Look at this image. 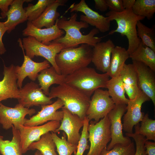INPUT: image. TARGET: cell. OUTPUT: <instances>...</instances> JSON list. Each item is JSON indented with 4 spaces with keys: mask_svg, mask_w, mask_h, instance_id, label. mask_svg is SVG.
<instances>
[{
    "mask_svg": "<svg viewBox=\"0 0 155 155\" xmlns=\"http://www.w3.org/2000/svg\"><path fill=\"white\" fill-rule=\"evenodd\" d=\"M106 88L115 105L128 104L129 100L125 97V91L119 74L109 79L106 84Z\"/></svg>",
    "mask_w": 155,
    "mask_h": 155,
    "instance_id": "28",
    "label": "cell"
},
{
    "mask_svg": "<svg viewBox=\"0 0 155 155\" xmlns=\"http://www.w3.org/2000/svg\"><path fill=\"white\" fill-rule=\"evenodd\" d=\"M95 8L102 12L107 10L108 7L106 0H94Z\"/></svg>",
    "mask_w": 155,
    "mask_h": 155,
    "instance_id": "42",
    "label": "cell"
},
{
    "mask_svg": "<svg viewBox=\"0 0 155 155\" xmlns=\"http://www.w3.org/2000/svg\"><path fill=\"white\" fill-rule=\"evenodd\" d=\"M132 61L142 62L155 72V52L145 46L141 40L136 50L129 55Z\"/></svg>",
    "mask_w": 155,
    "mask_h": 155,
    "instance_id": "29",
    "label": "cell"
},
{
    "mask_svg": "<svg viewBox=\"0 0 155 155\" xmlns=\"http://www.w3.org/2000/svg\"><path fill=\"white\" fill-rule=\"evenodd\" d=\"M15 67L13 64L8 67L4 64L3 77L0 81V102L9 98L18 100L20 98L19 89L17 84Z\"/></svg>",
    "mask_w": 155,
    "mask_h": 155,
    "instance_id": "19",
    "label": "cell"
},
{
    "mask_svg": "<svg viewBox=\"0 0 155 155\" xmlns=\"http://www.w3.org/2000/svg\"><path fill=\"white\" fill-rule=\"evenodd\" d=\"M13 0H0V9L1 10V18H4L7 17L9 7L12 3Z\"/></svg>",
    "mask_w": 155,
    "mask_h": 155,
    "instance_id": "40",
    "label": "cell"
},
{
    "mask_svg": "<svg viewBox=\"0 0 155 155\" xmlns=\"http://www.w3.org/2000/svg\"><path fill=\"white\" fill-rule=\"evenodd\" d=\"M48 96L51 99H60L64 107L82 119L86 116L90 98L74 88L64 83L52 87Z\"/></svg>",
    "mask_w": 155,
    "mask_h": 155,
    "instance_id": "5",
    "label": "cell"
},
{
    "mask_svg": "<svg viewBox=\"0 0 155 155\" xmlns=\"http://www.w3.org/2000/svg\"><path fill=\"white\" fill-rule=\"evenodd\" d=\"M51 133L59 155H71L73 153L76 152L78 145L68 142L64 132L63 133L61 138L59 137L55 132L51 131Z\"/></svg>",
    "mask_w": 155,
    "mask_h": 155,
    "instance_id": "34",
    "label": "cell"
},
{
    "mask_svg": "<svg viewBox=\"0 0 155 155\" xmlns=\"http://www.w3.org/2000/svg\"><path fill=\"white\" fill-rule=\"evenodd\" d=\"M132 10L136 15L150 20L153 17L155 12V0H135Z\"/></svg>",
    "mask_w": 155,
    "mask_h": 155,
    "instance_id": "33",
    "label": "cell"
},
{
    "mask_svg": "<svg viewBox=\"0 0 155 155\" xmlns=\"http://www.w3.org/2000/svg\"><path fill=\"white\" fill-rule=\"evenodd\" d=\"M11 140H5L0 135V153L2 155H22L21 138L19 130L12 127Z\"/></svg>",
    "mask_w": 155,
    "mask_h": 155,
    "instance_id": "27",
    "label": "cell"
},
{
    "mask_svg": "<svg viewBox=\"0 0 155 155\" xmlns=\"http://www.w3.org/2000/svg\"><path fill=\"white\" fill-rule=\"evenodd\" d=\"M137 71L138 88L151 100L155 106V72L143 63L132 61Z\"/></svg>",
    "mask_w": 155,
    "mask_h": 155,
    "instance_id": "18",
    "label": "cell"
},
{
    "mask_svg": "<svg viewBox=\"0 0 155 155\" xmlns=\"http://www.w3.org/2000/svg\"><path fill=\"white\" fill-rule=\"evenodd\" d=\"M77 13L72 12L69 18L62 16L56 21L58 27L65 32V34L52 41L50 44H61L65 48L77 47L82 44L93 47L101 42L102 37L95 36L100 32L96 28L92 29L87 34H82L80 30L88 28L89 25L82 21H77Z\"/></svg>",
    "mask_w": 155,
    "mask_h": 155,
    "instance_id": "1",
    "label": "cell"
},
{
    "mask_svg": "<svg viewBox=\"0 0 155 155\" xmlns=\"http://www.w3.org/2000/svg\"><path fill=\"white\" fill-rule=\"evenodd\" d=\"M36 112L35 109L25 107L19 103L11 107L0 102V124L5 130L12 128L13 126L19 130L24 125L27 120L26 116H31Z\"/></svg>",
    "mask_w": 155,
    "mask_h": 155,
    "instance_id": "9",
    "label": "cell"
},
{
    "mask_svg": "<svg viewBox=\"0 0 155 155\" xmlns=\"http://www.w3.org/2000/svg\"><path fill=\"white\" fill-rule=\"evenodd\" d=\"M56 147L51 133L48 132L42 135L38 141L32 143L28 149L32 150L36 149L43 155H58L55 151Z\"/></svg>",
    "mask_w": 155,
    "mask_h": 155,
    "instance_id": "30",
    "label": "cell"
},
{
    "mask_svg": "<svg viewBox=\"0 0 155 155\" xmlns=\"http://www.w3.org/2000/svg\"><path fill=\"white\" fill-rule=\"evenodd\" d=\"M147 155H155V142L146 140L145 144Z\"/></svg>",
    "mask_w": 155,
    "mask_h": 155,
    "instance_id": "43",
    "label": "cell"
},
{
    "mask_svg": "<svg viewBox=\"0 0 155 155\" xmlns=\"http://www.w3.org/2000/svg\"><path fill=\"white\" fill-rule=\"evenodd\" d=\"M20 47L23 52L24 60L21 66H15V71L17 78V84L19 89L22 87L23 81L26 77L32 81H35L39 73L42 70L50 67V63L46 60L40 62H35L27 57L24 53L21 39L18 40Z\"/></svg>",
    "mask_w": 155,
    "mask_h": 155,
    "instance_id": "14",
    "label": "cell"
},
{
    "mask_svg": "<svg viewBox=\"0 0 155 155\" xmlns=\"http://www.w3.org/2000/svg\"><path fill=\"white\" fill-rule=\"evenodd\" d=\"M125 135L132 138L135 142L136 148L134 155H147L145 146V142L147 140L145 137L135 132L131 133H126Z\"/></svg>",
    "mask_w": 155,
    "mask_h": 155,
    "instance_id": "38",
    "label": "cell"
},
{
    "mask_svg": "<svg viewBox=\"0 0 155 155\" xmlns=\"http://www.w3.org/2000/svg\"><path fill=\"white\" fill-rule=\"evenodd\" d=\"M135 1V0H123V4L124 9L132 8Z\"/></svg>",
    "mask_w": 155,
    "mask_h": 155,
    "instance_id": "44",
    "label": "cell"
},
{
    "mask_svg": "<svg viewBox=\"0 0 155 155\" xmlns=\"http://www.w3.org/2000/svg\"><path fill=\"white\" fill-rule=\"evenodd\" d=\"M29 0H13L7 13V19L4 22L7 29V32L9 34L19 24L28 20L26 11L23 7L24 2L31 1Z\"/></svg>",
    "mask_w": 155,
    "mask_h": 155,
    "instance_id": "23",
    "label": "cell"
},
{
    "mask_svg": "<svg viewBox=\"0 0 155 155\" xmlns=\"http://www.w3.org/2000/svg\"><path fill=\"white\" fill-rule=\"evenodd\" d=\"M126 104L115 105L107 115L110 122L111 136L110 142L106 147L108 150L111 149L117 144L128 145L132 142L129 137L124 136L123 133L121 119L126 111Z\"/></svg>",
    "mask_w": 155,
    "mask_h": 155,
    "instance_id": "10",
    "label": "cell"
},
{
    "mask_svg": "<svg viewBox=\"0 0 155 155\" xmlns=\"http://www.w3.org/2000/svg\"><path fill=\"white\" fill-rule=\"evenodd\" d=\"M110 122L108 115L98 122L90 121L88 126L89 150L86 155H99L111 139Z\"/></svg>",
    "mask_w": 155,
    "mask_h": 155,
    "instance_id": "6",
    "label": "cell"
},
{
    "mask_svg": "<svg viewBox=\"0 0 155 155\" xmlns=\"http://www.w3.org/2000/svg\"><path fill=\"white\" fill-rule=\"evenodd\" d=\"M91 47L87 44H82L77 47L61 50L55 58L56 63L61 74L66 76L88 67L92 62Z\"/></svg>",
    "mask_w": 155,
    "mask_h": 155,
    "instance_id": "2",
    "label": "cell"
},
{
    "mask_svg": "<svg viewBox=\"0 0 155 155\" xmlns=\"http://www.w3.org/2000/svg\"><path fill=\"white\" fill-rule=\"evenodd\" d=\"M111 39L97 43L92 48V62L96 69L106 73L110 65L112 51L115 46Z\"/></svg>",
    "mask_w": 155,
    "mask_h": 155,
    "instance_id": "21",
    "label": "cell"
},
{
    "mask_svg": "<svg viewBox=\"0 0 155 155\" xmlns=\"http://www.w3.org/2000/svg\"><path fill=\"white\" fill-rule=\"evenodd\" d=\"M135 147L133 142L128 145L117 144L111 150L104 149L99 155H134Z\"/></svg>",
    "mask_w": 155,
    "mask_h": 155,
    "instance_id": "36",
    "label": "cell"
},
{
    "mask_svg": "<svg viewBox=\"0 0 155 155\" xmlns=\"http://www.w3.org/2000/svg\"><path fill=\"white\" fill-rule=\"evenodd\" d=\"M34 155H43L41 152L38 150H37L34 153Z\"/></svg>",
    "mask_w": 155,
    "mask_h": 155,
    "instance_id": "45",
    "label": "cell"
},
{
    "mask_svg": "<svg viewBox=\"0 0 155 155\" xmlns=\"http://www.w3.org/2000/svg\"><path fill=\"white\" fill-rule=\"evenodd\" d=\"M60 124V121H52L39 126H21L19 130L23 154L28 150V147L32 143L38 141L42 135L48 132H54Z\"/></svg>",
    "mask_w": 155,
    "mask_h": 155,
    "instance_id": "11",
    "label": "cell"
},
{
    "mask_svg": "<svg viewBox=\"0 0 155 155\" xmlns=\"http://www.w3.org/2000/svg\"><path fill=\"white\" fill-rule=\"evenodd\" d=\"M109 80L107 73L100 74L94 68L87 67L66 75L65 83L90 98L97 89L106 88Z\"/></svg>",
    "mask_w": 155,
    "mask_h": 155,
    "instance_id": "4",
    "label": "cell"
},
{
    "mask_svg": "<svg viewBox=\"0 0 155 155\" xmlns=\"http://www.w3.org/2000/svg\"><path fill=\"white\" fill-rule=\"evenodd\" d=\"M7 28L5 25L4 22H0V55L4 54L6 50L3 43L2 38L5 33L7 32Z\"/></svg>",
    "mask_w": 155,
    "mask_h": 155,
    "instance_id": "41",
    "label": "cell"
},
{
    "mask_svg": "<svg viewBox=\"0 0 155 155\" xmlns=\"http://www.w3.org/2000/svg\"><path fill=\"white\" fill-rule=\"evenodd\" d=\"M22 42L27 57L31 59L35 56L44 57L51 64L58 74H61L56 63L55 58L56 55L65 48L64 45L61 44L45 45L30 36L23 38Z\"/></svg>",
    "mask_w": 155,
    "mask_h": 155,
    "instance_id": "7",
    "label": "cell"
},
{
    "mask_svg": "<svg viewBox=\"0 0 155 155\" xmlns=\"http://www.w3.org/2000/svg\"><path fill=\"white\" fill-rule=\"evenodd\" d=\"M68 10L71 13L81 12L85 15L80 16V21L95 27L99 32H105L109 31L111 26V21L102 15L94 11L87 5L85 0H81L78 3L71 4Z\"/></svg>",
    "mask_w": 155,
    "mask_h": 155,
    "instance_id": "13",
    "label": "cell"
},
{
    "mask_svg": "<svg viewBox=\"0 0 155 155\" xmlns=\"http://www.w3.org/2000/svg\"><path fill=\"white\" fill-rule=\"evenodd\" d=\"M150 100L140 89L135 98L129 100L127 105L126 113L124 114L123 124V129L126 133H133V127L141 121L145 115L141 111L142 105L144 102Z\"/></svg>",
    "mask_w": 155,
    "mask_h": 155,
    "instance_id": "12",
    "label": "cell"
},
{
    "mask_svg": "<svg viewBox=\"0 0 155 155\" xmlns=\"http://www.w3.org/2000/svg\"><path fill=\"white\" fill-rule=\"evenodd\" d=\"M129 57V55L125 48L115 46L112 52L109 67L106 73L109 77L112 78L119 74Z\"/></svg>",
    "mask_w": 155,
    "mask_h": 155,
    "instance_id": "26",
    "label": "cell"
},
{
    "mask_svg": "<svg viewBox=\"0 0 155 155\" xmlns=\"http://www.w3.org/2000/svg\"><path fill=\"white\" fill-rule=\"evenodd\" d=\"M63 106V102L59 98L51 104L41 105V110L29 119H27L24 125L32 126L42 125L52 121L60 122L63 119V113L62 110H58Z\"/></svg>",
    "mask_w": 155,
    "mask_h": 155,
    "instance_id": "16",
    "label": "cell"
},
{
    "mask_svg": "<svg viewBox=\"0 0 155 155\" xmlns=\"http://www.w3.org/2000/svg\"><path fill=\"white\" fill-rule=\"evenodd\" d=\"M67 0H55L49 5L40 15L36 20L31 22L36 27L41 28L43 27L48 28L53 26L60 16L57 11L58 7L65 5Z\"/></svg>",
    "mask_w": 155,
    "mask_h": 155,
    "instance_id": "24",
    "label": "cell"
},
{
    "mask_svg": "<svg viewBox=\"0 0 155 155\" xmlns=\"http://www.w3.org/2000/svg\"><path fill=\"white\" fill-rule=\"evenodd\" d=\"M110 11L120 12L125 9L123 4V0H106Z\"/></svg>",
    "mask_w": 155,
    "mask_h": 155,
    "instance_id": "39",
    "label": "cell"
},
{
    "mask_svg": "<svg viewBox=\"0 0 155 155\" xmlns=\"http://www.w3.org/2000/svg\"><path fill=\"white\" fill-rule=\"evenodd\" d=\"M61 109L63 113V117L60 126L54 132L64 131L67 136L68 142L78 145L81 137L80 131L83 126L84 119L72 113L63 106Z\"/></svg>",
    "mask_w": 155,
    "mask_h": 155,
    "instance_id": "17",
    "label": "cell"
},
{
    "mask_svg": "<svg viewBox=\"0 0 155 155\" xmlns=\"http://www.w3.org/2000/svg\"><path fill=\"white\" fill-rule=\"evenodd\" d=\"M55 0H39L35 5L29 3L24 9L28 21L32 22L37 18L50 4Z\"/></svg>",
    "mask_w": 155,
    "mask_h": 155,
    "instance_id": "35",
    "label": "cell"
},
{
    "mask_svg": "<svg viewBox=\"0 0 155 155\" xmlns=\"http://www.w3.org/2000/svg\"><path fill=\"white\" fill-rule=\"evenodd\" d=\"M19 104L29 108L34 106L51 104L53 101L43 92L39 85L31 81L19 89Z\"/></svg>",
    "mask_w": 155,
    "mask_h": 155,
    "instance_id": "15",
    "label": "cell"
},
{
    "mask_svg": "<svg viewBox=\"0 0 155 155\" xmlns=\"http://www.w3.org/2000/svg\"><path fill=\"white\" fill-rule=\"evenodd\" d=\"M66 76L58 74L52 66L42 71L38 74L37 79L43 93L48 95L50 86L53 84L60 85L65 83Z\"/></svg>",
    "mask_w": 155,
    "mask_h": 155,
    "instance_id": "25",
    "label": "cell"
},
{
    "mask_svg": "<svg viewBox=\"0 0 155 155\" xmlns=\"http://www.w3.org/2000/svg\"><path fill=\"white\" fill-rule=\"evenodd\" d=\"M89 122L86 116L84 119V124L75 155H83L85 151L89 148L88 144L89 133L88 129Z\"/></svg>",
    "mask_w": 155,
    "mask_h": 155,
    "instance_id": "37",
    "label": "cell"
},
{
    "mask_svg": "<svg viewBox=\"0 0 155 155\" xmlns=\"http://www.w3.org/2000/svg\"><path fill=\"white\" fill-rule=\"evenodd\" d=\"M64 33L63 30L58 27L56 21L52 26L42 29L36 27L31 22L28 21L26 27L22 31L24 36L33 37L38 42L47 45L63 36Z\"/></svg>",
    "mask_w": 155,
    "mask_h": 155,
    "instance_id": "20",
    "label": "cell"
},
{
    "mask_svg": "<svg viewBox=\"0 0 155 155\" xmlns=\"http://www.w3.org/2000/svg\"><path fill=\"white\" fill-rule=\"evenodd\" d=\"M135 126V132L145 137L147 140L155 141V120L150 119L148 113L144 115L141 121Z\"/></svg>",
    "mask_w": 155,
    "mask_h": 155,
    "instance_id": "32",
    "label": "cell"
},
{
    "mask_svg": "<svg viewBox=\"0 0 155 155\" xmlns=\"http://www.w3.org/2000/svg\"><path fill=\"white\" fill-rule=\"evenodd\" d=\"M115 106L108 90L98 88L90 98L86 116L90 121L93 119L98 122L107 115Z\"/></svg>",
    "mask_w": 155,
    "mask_h": 155,
    "instance_id": "8",
    "label": "cell"
},
{
    "mask_svg": "<svg viewBox=\"0 0 155 155\" xmlns=\"http://www.w3.org/2000/svg\"><path fill=\"white\" fill-rule=\"evenodd\" d=\"M119 75L129 100H133L137 95L140 89L137 84V73L133 64L125 63Z\"/></svg>",
    "mask_w": 155,
    "mask_h": 155,
    "instance_id": "22",
    "label": "cell"
},
{
    "mask_svg": "<svg viewBox=\"0 0 155 155\" xmlns=\"http://www.w3.org/2000/svg\"><path fill=\"white\" fill-rule=\"evenodd\" d=\"M106 15L111 22L115 21L117 26L115 29L110 31L108 35L117 32L122 36H126L128 42L127 50L131 55L136 50L141 41L137 34V24L145 18L135 14L132 8L125 9L120 12L109 11Z\"/></svg>",
    "mask_w": 155,
    "mask_h": 155,
    "instance_id": "3",
    "label": "cell"
},
{
    "mask_svg": "<svg viewBox=\"0 0 155 155\" xmlns=\"http://www.w3.org/2000/svg\"><path fill=\"white\" fill-rule=\"evenodd\" d=\"M137 35L142 43L155 52V30L149 28L140 21L137 24Z\"/></svg>",
    "mask_w": 155,
    "mask_h": 155,
    "instance_id": "31",
    "label": "cell"
}]
</instances>
